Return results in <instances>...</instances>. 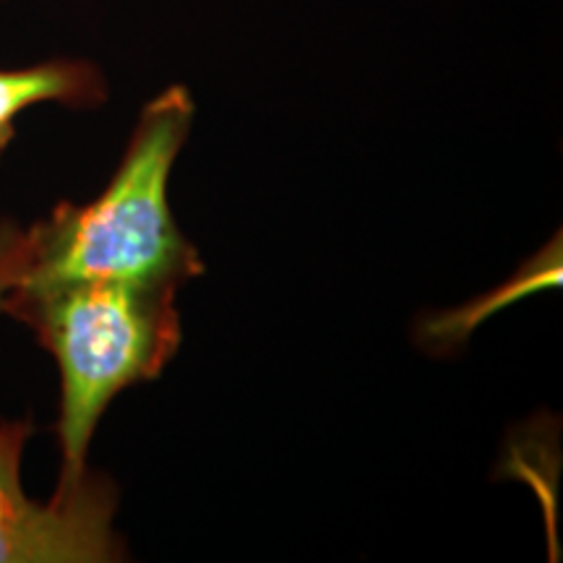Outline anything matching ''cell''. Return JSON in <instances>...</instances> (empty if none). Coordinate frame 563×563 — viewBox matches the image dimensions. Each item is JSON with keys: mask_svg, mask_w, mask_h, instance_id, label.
Returning <instances> with one entry per match:
<instances>
[{"mask_svg": "<svg viewBox=\"0 0 563 563\" xmlns=\"http://www.w3.org/2000/svg\"><path fill=\"white\" fill-rule=\"evenodd\" d=\"M108 97L102 70L89 60L55 58L26 68H0V159L16 136V118L34 104L97 108Z\"/></svg>", "mask_w": 563, "mask_h": 563, "instance_id": "277c9868", "label": "cell"}, {"mask_svg": "<svg viewBox=\"0 0 563 563\" xmlns=\"http://www.w3.org/2000/svg\"><path fill=\"white\" fill-rule=\"evenodd\" d=\"M194 115L186 87H170L146 102L108 188L89 203H58L26 230L30 262L16 287L118 279L183 290L201 277V253L180 232L167 201Z\"/></svg>", "mask_w": 563, "mask_h": 563, "instance_id": "6da1fadb", "label": "cell"}, {"mask_svg": "<svg viewBox=\"0 0 563 563\" xmlns=\"http://www.w3.org/2000/svg\"><path fill=\"white\" fill-rule=\"evenodd\" d=\"M178 287L81 279L16 287L5 311L24 321L60 371V477L87 475L89 443L118 394L154 382L183 342Z\"/></svg>", "mask_w": 563, "mask_h": 563, "instance_id": "7a4b0ae2", "label": "cell"}, {"mask_svg": "<svg viewBox=\"0 0 563 563\" xmlns=\"http://www.w3.org/2000/svg\"><path fill=\"white\" fill-rule=\"evenodd\" d=\"M30 262V235L16 222L0 220V313L5 311V300L16 290Z\"/></svg>", "mask_w": 563, "mask_h": 563, "instance_id": "5b68a950", "label": "cell"}, {"mask_svg": "<svg viewBox=\"0 0 563 563\" xmlns=\"http://www.w3.org/2000/svg\"><path fill=\"white\" fill-rule=\"evenodd\" d=\"M32 433L30 420L0 422V563L123 561L118 488L108 475L87 470L74 485H58L47 504L26 498L21 456Z\"/></svg>", "mask_w": 563, "mask_h": 563, "instance_id": "3957f363", "label": "cell"}]
</instances>
